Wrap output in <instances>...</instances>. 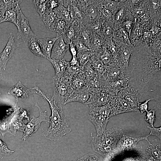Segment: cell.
<instances>
[{
	"instance_id": "obj_9",
	"label": "cell",
	"mask_w": 161,
	"mask_h": 161,
	"mask_svg": "<svg viewBox=\"0 0 161 161\" xmlns=\"http://www.w3.org/2000/svg\"><path fill=\"white\" fill-rule=\"evenodd\" d=\"M88 118L95 128L97 135L104 133L109 119L91 110H89Z\"/></svg>"
},
{
	"instance_id": "obj_19",
	"label": "cell",
	"mask_w": 161,
	"mask_h": 161,
	"mask_svg": "<svg viewBox=\"0 0 161 161\" xmlns=\"http://www.w3.org/2000/svg\"><path fill=\"white\" fill-rule=\"evenodd\" d=\"M55 11L56 18H61L64 20L66 24H69L72 21L70 14L67 8L64 7L62 4V0L60 1L59 5L53 9Z\"/></svg>"
},
{
	"instance_id": "obj_22",
	"label": "cell",
	"mask_w": 161,
	"mask_h": 161,
	"mask_svg": "<svg viewBox=\"0 0 161 161\" xmlns=\"http://www.w3.org/2000/svg\"><path fill=\"white\" fill-rule=\"evenodd\" d=\"M66 27V23L64 20L61 18H56L48 29L62 35L64 33Z\"/></svg>"
},
{
	"instance_id": "obj_8",
	"label": "cell",
	"mask_w": 161,
	"mask_h": 161,
	"mask_svg": "<svg viewBox=\"0 0 161 161\" xmlns=\"http://www.w3.org/2000/svg\"><path fill=\"white\" fill-rule=\"evenodd\" d=\"M16 48V43L14 36L10 33L8 40L3 50L0 54V68L5 70L7 63L13 55Z\"/></svg>"
},
{
	"instance_id": "obj_17",
	"label": "cell",
	"mask_w": 161,
	"mask_h": 161,
	"mask_svg": "<svg viewBox=\"0 0 161 161\" xmlns=\"http://www.w3.org/2000/svg\"><path fill=\"white\" fill-rule=\"evenodd\" d=\"M47 59L52 65L55 72V77L60 79L63 76L69 62L66 61L64 58L59 60Z\"/></svg>"
},
{
	"instance_id": "obj_29",
	"label": "cell",
	"mask_w": 161,
	"mask_h": 161,
	"mask_svg": "<svg viewBox=\"0 0 161 161\" xmlns=\"http://www.w3.org/2000/svg\"><path fill=\"white\" fill-rule=\"evenodd\" d=\"M69 49L72 56V58L69 62L70 64L72 66H80L77 58V52L76 49L72 43L69 44Z\"/></svg>"
},
{
	"instance_id": "obj_28",
	"label": "cell",
	"mask_w": 161,
	"mask_h": 161,
	"mask_svg": "<svg viewBox=\"0 0 161 161\" xmlns=\"http://www.w3.org/2000/svg\"><path fill=\"white\" fill-rule=\"evenodd\" d=\"M46 0H34L33 3L37 10L41 16L47 10Z\"/></svg>"
},
{
	"instance_id": "obj_6",
	"label": "cell",
	"mask_w": 161,
	"mask_h": 161,
	"mask_svg": "<svg viewBox=\"0 0 161 161\" xmlns=\"http://www.w3.org/2000/svg\"><path fill=\"white\" fill-rule=\"evenodd\" d=\"M35 106L39 109L40 115L37 118L33 116L32 119L25 126L23 131L24 134L22 138V139L24 141H25L37 130L42 122H49V121L46 120V118L49 117L47 115V112L42 111L37 103H35Z\"/></svg>"
},
{
	"instance_id": "obj_30",
	"label": "cell",
	"mask_w": 161,
	"mask_h": 161,
	"mask_svg": "<svg viewBox=\"0 0 161 161\" xmlns=\"http://www.w3.org/2000/svg\"><path fill=\"white\" fill-rule=\"evenodd\" d=\"M113 30L112 27L107 23L102 24V27L100 35L102 38L107 39L112 34Z\"/></svg>"
},
{
	"instance_id": "obj_21",
	"label": "cell",
	"mask_w": 161,
	"mask_h": 161,
	"mask_svg": "<svg viewBox=\"0 0 161 161\" xmlns=\"http://www.w3.org/2000/svg\"><path fill=\"white\" fill-rule=\"evenodd\" d=\"M16 113V111H14L8 117L0 120V133L2 137H4L7 133L12 134L10 129V123Z\"/></svg>"
},
{
	"instance_id": "obj_3",
	"label": "cell",
	"mask_w": 161,
	"mask_h": 161,
	"mask_svg": "<svg viewBox=\"0 0 161 161\" xmlns=\"http://www.w3.org/2000/svg\"><path fill=\"white\" fill-rule=\"evenodd\" d=\"M122 133V129L117 127L106 130L102 134L92 138L93 149L103 156L107 157L115 151L117 144Z\"/></svg>"
},
{
	"instance_id": "obj_18",
	"label": "cell",
	"mask_w": 161,
	"mask_h": 161,
	"mask_svg": "<svg viewBox=\"0 0 161 161\" xmlns=\"http://www.w3.org/2000/svg\"><path fill=\"white\" fill-rule=\"evenodd\" d=\"M67 9L72 21H75L83 24L82 13L77 4L76 0H70Z\"/></svg>"
},
{
	"instance_id": "obj_12",
	"label": "cell",
	"mask_w": 161,
	"mask_h": 161,
	"mask_svg": "<svg viewBox=\"0 0 161 161\" xmlns=\"http://www.w3.org/2000/svg\"><path fill=\"white\" fill-rule=\"evenodd\" d=\"M58 34V37L54 44L51 54L50 58L53 60L63 59L66 51L69 49V45L64 42L62 35Z\"/></svg>"
},
{
	"instance_id": "obj_34",
	"label": "cell",
	"mask_w": 161,
	"mask_h": 161,
	"mask_svg": "<svg viewBox=\"0 0 161 161\" xmlns=\"http://www.w3.org/2000/svg\"><path fill=\"white\" fill-rule=\"evenodd\" d=\"M151 100V99H148L145 100L143 102H140L139 101L138 102L137 105V109L141 114L145 112H146L148 111V103Z\"/></svg>"
},
{
	"instance_id": "obj_14",
	"label": "cell",
	"mask_w": 161,
	"mask_h": 161,
	"mask_svg": "<svg viewBox=\"0 0 161 161\" xmlns=\"http://www.w3.org/2000/svg\"><path fill=\"white\" fill-rule=\"evenodd\" d=\"M112 110L111 117L120 113L134 111L124 98H118L109 104Z\"/></svg>"
},
{
	"instance_id": "obj_13",
	"label": "cell",
	"mask_w": 161,
	"mask_h": 161,
	"mask_svg": "<svg viewBox=\"0 0 161 161\" xmlns=\"http://www.w3.org/2000/svg\"><path fill=\"white\" fill-rule=\"evenodd\" d=\"M148 135L138 137H132L128 135L123 134L120 139L116 145L115 151H121L126 148L131 147L135 145L139 142L145 140L149 144L151 143L148 140V137L150 136Z\"/></svg>"
},
{
	"instance_id": "obj_15",
	"label": "cell",
	"mask_w": 161,
	"mask_h": 161,
	"mask_svg": "<svg viewBox=\"0 0 161 161\" xmlns=\"http://www.w3.org/2000/svg\"><path fill=\"white\" fill-rule=\"evenodd\" d=\"M8 93L15 97L17 100L18 97L25 99L30 95L36 93V91L33 88H27L24 86L20 81H18L16 85L9 90Z\"/></svg>"
},
{
	"instance_id": "obj_10",
	"label": "cell",
	"mask_w": 161,
	"mask_h": 161,
	"mask_svg": "<svg viewBox=\"0 0 161 161\" xmlns=\"http://www.w3.org/2000/svg\"><path fill=\"white\" fill-rule=\"evenodd\" d=\"M100 11L97 1H94L87 6L82 13V21L84 26L100 19Z\"/></svg>"
},
{
	"instance_id": "obj_39",
	"label": "cell",
	"mask_w": 161,
	"mask_h": 161,
	"mask_svg": "<svg viewBox=\"0 0 161 161\" xmlns=\"http://www.w3.org/2000/svg\"><path fill=\"white\" fill-rule=\"evenodd\" d=\"M121 32L122 37L125 41H126L127 43H129V39L127 32L125 30L123 29L121 30Z\"/></svg>"
},
{
	"instance_id": "obj_31",
	"label": "cell",
	"mask_w": 161,
	"mask_h": 161,
	"mask_svg": "<svg viewBox=\"0 0 161 161\" xmlns=\"http://www.w3.org/2000/svg\"><path fill=\"white\" fill-rule=\"evenodd\" d=\"M145 120L151 126L154 127V123L156 119L155 111L154 109L147 111L145 116Z\"/></svg>"
},
{
	"instance_id": "obj_27",
	"label": "cell",
	"mask_w": 161,
	"mask_h": 161,
	"mask_svg": "<svg viewBox=\"0 0 161 161\" xmlns=\"http://www.w3.org/2000/svg\"><path fill=\"white\" fill-rule=\"evenodd\" d=\"M92 54L91 51L77 53V58L80 66L83 69L84 66L89 61Z\"/></svg>"
},
{
	"instance_id": "obj_16",
	"label": "cell",
	"mask_w": 161,
	"mask_h": 161,
	"mask_svg": "<svg viewBox=\"0 0 161 161\" xmlns=\"http://www.w3.org/2000/svg\"><path fill=\"white\" fill-rule=\"evenodd\" d=\"M58 37V34L57 33L55 37L38 39V42L42 52L47 59L50 58L52 47Z\"/></svg>"
},
{
	"instance_id": "obj_25",
	"label": "cell",
	"mask_w": 161,
	"mask_h": 161,
	"mask_svg": "<svg viewBox=\"0 0 161 161\" xmlns=\"http://www.w3.org/2000/svg\"><path fill=\"white\" fill-rule=\"evenodd\" d=\"M90 36V34L84 26L81 28L78 32L76 38L79 40L88 47Z\"/></svg>"
},
{
	"instance_id": "obj_37",
	"label": "cell",
	"mask_w": 161,
	"mask_h": 161,
	"mask_svg": "<svg viewBox=\"0 0 161 161\" xmlns=\"http://www.w3.org/2000/svg\"><path fill=\"white\" fill-rule=\"evenodd\" d=\"M131 52L129 50L127 49H125L122 52L121 57L126 64L129 63V58L131 56Z\"/></svg>"
},
{
	"instance_id": "obj_4",
	"label": "cell",
	"mask_w": 161,
	"mask_h": 161,
	"mask_svg": "<svg viewBox=\"0 0 161 161\" xmlns=\"http://www.w3.org/2000/svg\"><path fill=\"white\" fill-rule=\"evenodd\" d=\"M52 83L53 91L52 97L64 105L72 91L70 82L63 77L58 79L54 76L52 79Z\"/></svg>"
},
{
	"instance_id": "obj_2",
	"label": "cell",
	"mask_w": 161,
	"mask_h": 161,
	"mask_svg": "<svg viewBox=\"0 0 161 161\" xmlns=\"http://www.w3.org/2000/svg\"><path fill=\"white\" fill-rule=\"evenodd\" d=\"M33 88L49 104L51 111L50 126L43 132V136L47 139L58 140L70 132L72 129L68 120L64 115L62 109V103L53 97L46 95L38 87Z\"/></svg>"
},
{
	"instance_id": "obj_7",
	"label": "cell",
	"mask_w": 161,
	"mask_h": 161,
	"mask_svg": "<svg viewBox=\"0 0 161 161\" xmlns=\"http://www.w3.org/2000/svg\"><path fill=\"white\" fill-rule=\"evenodd\" d=\"M90 96L85 104L88 108L109 105L112 101L106 92L97 90V89H89Z\"/></svg>"
},
{
	"instance_id": "obj_36",
	"label": "cell",
	"mask_w": 161,
	"mask_h": 161,
	"mask_svg": "<svg viewBox=\"0 0 161 161\" xmlns=\"http://www.w3.org/2000/svg\"><path fill=\"white\" fill-rule=\"evenodd\" d=\"M151 130L149 134L150 135H152L158 137L161 140V127L159 128H155L154 127H148Z\"/></svg>"
},
{
	"instance_id": "obj_5",
	"label": "cell",
	"mask_w": 161,
	"mask_h": 161,
	"mask_svg": "<svg viewBox=\"0 0 161 161\" xmlns=\"http://www.w3.org/2000/svg\"><path fill=\"white\" fill-rule=\"evenodd\" d=\"M16 26L18 29L17 38L22 39L24 42L28 41L32 38L36 36L31 28L28 19L21 8L18 11Z\"/></svg>"
},
{
	"instance_id": "obj_38",
	"label": "cell",
	"mask_w": 161,
	"mask_h": 161,
	"mask_svg": "<svg viewBox=\"0 0 161 161\" xmlns=\"http://www.w3.org/2000/svg\"><path fill=\"white\" fill-rule=\"evenodd\" d=\"M132 24V22L130 20H126L123 23V25L125 29L129 32L131 30Z\"/></svg>"
},
{
	"instance_id": "obj_1",
	"label": "cell",
	"mask_w": 161,
	"mask_h": 161,
	"mask_svg": "<svg viewBox=\"0 0 161 161\" xmlns=\"http://www.w3.org/2000/svg\"><path fill=\"white\" fill-rule=\"evenodd\" d=\"M127 73L129 84L136 90L139 99L161 101L160 56L153 54H133Z\"/></svg>"
},
{
	"instance_id": "obj_24",
	"label": "cell",
	"mask_w": 161,
	"mask_h": 161,
	"mask_svg": "<svg viewBox=\"0 0 161 161\" xmlns=\"http://www.w3.org/2000/svg\"><path fill=\"white\" fill-rule=\"evenodd\" d=\"M89 110L97 113L109 119L111 117L112 110L109 104L108 105L89 108Z\"/></svg>"
},
{
	"instance_id": "obj_33",
	"label": "cell",
	"mask_w": 161,
	"mask_h": 161,
	"mask_svg": "<svg viewBox=\"0 0 161 161\" xmlns=\"http://www.w3.org/2000/svg\"><path fill=\"white\" fill-rule=\"evenodd\" d=\"M14 152L13 151L9 149L6 143L0 139V154L9 156Z\"/></svg>"
},
{
	"instance_id": "obj_40",
	"label": "cell",
	"mask_w": 161,
	"mask_h": 161,
	"mask_svg": "<svg viewBox=\"0 0 161 161\" xmlns=\"http://www.w3.org/2000/svg\"><path fill=\"white\" fill-rule=\"evenodd\" d=\"M135 32L137 36H141L143 34V31L141 28L139 27H136L135 29Z\"/></svg>"
},
{
	"instance_id": "obj_20",
	"label": "cell",
	"mask_w": 161,
	"mask_h": 161,
	"mask_svg": "<svg viewBox=\"0 0 161 161\" xmlns=\"http://www.w3.org/2000/svg\"><path fill=\"white\" fill-rule=\"evenodd\" d=\"M20 8L19 5L15 8L7 10L0 19V24L5 22H9L13 23L16 26L18 11Z\"/></svg>"
},
{
	"instance_id": "obj_35",
	"label": "cell",
	"mask_w": 161,
	"mask_h": 161,
	"mask_svg": "<svg viewBox=\"0 0 161 161\" xmlns=\"http://www.w3.org/2000/svg\"><path fill=\"white\" fill-rule=\"evenodd\" d=\"M149 150L151 151L152 155L157 159L160 160V150L157 147H155L151 143L149 144Z\"/></svg>"
},
{
	"instance_id": "obj_11",
	"label": "cell",
	"mask_w": 161,
	"mask_h": 161,
	"mask_svg": "<svg viewBox=\"0 0 161 161\" xmlns=\"http://www.w3.org/2000/svg\"><path fill=\"white\" fill-rule=\"evenodd\" d=\"M89 88L86 85L79 89L73 90L65 101L64 105L72 102H78L84 104L90 96Z\"/></svg>"
},
{
	"instance_id": "obj_26",
	"label": "cell",
	"mask_w": 161,
	"mask_h": 161,
	"mask_svg": "<svg viewBox=\"0 0 161 161\" xmlns=\"http://www.w3.org/2000/svg\"><path fill=\"white\" fill-rule=\"evenodd\" d=\"M41 17L45 26L48 29L55 19L56 16L53 10L45 12Z\"/></svg>"
},
{
	"instance_id": "obj_32",
	"label": "cell",
	"mask_w": 161,
	"mask_h": 161,
	"mask_svg": "<svg viewBox=\"0 0 161 161\" xmlns=\"http://www.w3.org/2000/svg\"><path fill=\"white\" fill-rule=\"evenodd\" d=\"M72 43L75 46L77 53L91 51L87 46L77 38L75 39Z\"/></svg>"
},
{
	"instance_id": "obj_41",
	"label": "cell",
	"mask_w": 161,
	"mask_h": 161,
	"mask_svg": "<svg viewBox=\"0 0 161 161\" xmlns=\"http://www.w3.org/2000/svg\"><path fill=\"white\" fill-rule=\"evenodd\" d=\"M123 14V12L122 10L119 11L117 14L116 15V18L117 20H119L122 16Z\"/></svg>"
},
{
	"instance_id": "obj_43",
	"label": "cell",
	"mask_w": 161,
	"mask_h": 161,
	"mask_svg": "<svg viewBox=\"0 0 161 161\" xmlns=\"http://www.w3.org/2000/svg\"><path fill=\"white\" fill-rule=\"evenodd\" d=\"M3 75L2 72L1 70V69L0 68V82H1V80L3 78Z\"/></svg>"
},
{
	"instance_id": "obj_23",
	"label": "cell",
	"mask_w": 161,
	"mask_h": 161,
	"mask_svg": "<svg viewBox=\"0 0 161 161\" xmlns=\"http://www.w3.org/2000/svg\"><path fill=\"white\" fill-rule=\"evenodd\" d=\"M28 47L30 51L35 55L46 58L42 52L37 36L32 37L28 41Z\"/></svg>"
},
{
	"instance_id": "obj_42",
	"label": "cell",
	"mask_w": 161,
	"mask_h": 161,
	"mask_svg": "<svg viewBox=\"0 0 161 161\" xmlns=\"http://www.w3.org/2000/svg\"><path fill=\"white\" fill-rule=\"evenodd\" d=\"M5 12V11L0 2V19L3 16Z\"/></svg>"
}]
</instances>
